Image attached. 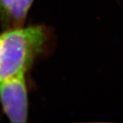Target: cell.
<instances>
[{"label": "cell", "instance_id": "cell-1", "mask_svg": "<svg viewBox=\"0 0 123 123\" xmlns=\"http://www.w3.org/2000/svg\"><path fill=\"white\" fill-rule=\"evenodd\" d=\"M45 38V31L40 26L17 28L0 35V81L25 73Z\"/></svg>", "mask_w": 123, "mask_h": 123}, {"label": "cell", "instance_id": "cell-2", "mask_svg": "<svg viewBox=\"0 0 123 123\" xmlns=\"http://www.w3.org/2000/svg\"><path fill=\"white\" fill-rule=\"evenodd\" d=\"M24 74L19 73L0 81V102L10 121L14 123H23L27 119V91Z\"/></svg>", "mask_w": 123, "mask_h": 123}, {"label": "cell", "instance_id": "cell-3", "mask_svg": "<svg viewBox=\"0 0 123 123\" xmlns=\"http://www.w3.org/2000/svg\"><path fill=\"white\" fill-rule=\"evenodd\" d=\"M33 0H14L5 14L9 15L14 23H23Z\"/></svg>", "mask_w": 123, "mask_h": 123}]
</instances>
